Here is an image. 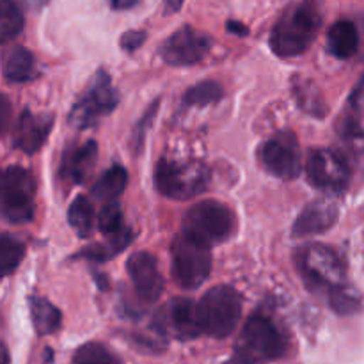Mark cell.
<instances>
[{
	"mask_svg": "<svg viewBox=\"0 0 364 364\" xmlns=\"http://www.w3.org/2000/svg\"><path fill=\"white\" fill-rule=\"evenodd\" d=\"M323 21L322 4L318 0H301L284 11L270 34L274 53L284 59L302 55L318 36Z\"/></svg>",
	"mask_w": 364,
	"mask_h": 364,
	"instance_id": "1",
	"label": "cell"
},
{
	"mask_svg": "<svg viewBox=\"0 0 364 364\" xmlns=\"http://www.w3.org/2000/svg\"><path fill=\"white\" fill-rule=\"evenodd\" d=\"M244 299L235 288L220 284L203 295L198 304L203 334L223 340L238 327L242 318Z\"/></svg>",
	"mask_w": 364,
	"mask_h": 364,
	"instance_id": "2",
	"label": "cell"
},
{
	"mask_svg": "<svg viewBox=\"0 0 364 364\" xmlns=\"http://www.w3.org/2000/svg\"><path fill=\"white\" fill-rule=\"evenodd\" d=\"M233 230V212L226 205L213 199H206L188 208L183 217V226H181V233L206 247L226 242Z\"/></svg>",
	"mask_w": 364,
	"mask_h": 364,
	"instance_id": "3",
	"label": "cell"
},
{
	"mask_svg": "<svg viewBox=\"0 0 364 364\" xmlns=\"http://www.w3.org/2000/svg\"><path fill=\"white\" fill-rule=\"evenodd\" d=\"M237 352L252 363L277 361L287 354V338L270 316L255 313L242 327Z\"/></svg>",
	"mask_w": 364,
	"mask_h": 364,
	"instance_id": "4",
	"label": "cell"
},
{
	"mask_svg": "<svg viewBox=\"0 0 364 364\" xmlns=\"http://www.w3.org/2000/svg\"><path fill=\"white\" fill-rule=\"evenodd\" d=\"M297 269L311 290L331 291L345 283L340 255L323 244H308L297 251Z\"/></svg>",
	"mask_w": 364,
	"mask_h": 364,
	"instance_id": "5",
	"label": "cell"
},
{
	"mask_svg": "<svg viewBox=\"0 0 364 364\" xmlns=\"http://www.w3.org/2000/svg\"><path fill=\"white\" fill-rule=\"evenodd\" d=\"M210 173L201 162H174L162 159L155 166V187L171 199H191L208 187Z\"/></svg>",
	"mask_w": 364,
	"mask_h": 364,
	"instance_id": "6",
	"label": "cell"
},
{
	"mask_svg": "<svg viewBox=\"0 0 364 364\" xmlns=\"http://www.w3.org/2000/svg\"><path fill=\"white\" fill-rule=\"evenodd\" d=\"M174 281L185 290H196L208 279L212 272L210 247L192 240L185 233L178 235L171 245Z\"/></svg>",
	"mask_w": 364,
	"mask_h": 364,
	"instance_id": "7",
	"label": "cell"
},
{
	"mask_svg": "<svg viewBox=\"0 0 364 364\" xmlns=\"http://www.w3.org/2000/svg\"><path fill=\"white\" fill-rule=\"evenodd\" d=\"M34 178L20 166L2 174V215L11 224H27L34 217Z\"/></svg>",
	"mask_w": 364,
	"mask_h": 364,
	"instance_id": "8",
	"label": "cell"
},
{
	"mask_svg": "<svg viewBox=\"0 0 364 364\" xmlns=\"http://www.w3.org/2000/svg\"><path fill=\"white\" fill-rule=\"evenodd\" d=\"M117 102H119V96L114 89L109 73L100 70L91 80L87 91L73 105L68 121H70L71 127L84 130V128L98 123L103 116L112 112Z\"/></svg>",
	"mask_w": 364,
	"mask_h": 364,
	"instance_id": "9",
	"label": "cell"
},
{
	"mask_svg": "<svg viewBox=\"0 0 364 364\" xmlns=\"http://www.w3.org/2000/svg\"><path fill=\"white\" fill-rule=\"evenodd\" d=\"M259 162L279 180H295L301 174V146L291 132H277L259 148Z\"/></svg>",
	"mask_w": 364,
	"mask_h": 364,
	"instance_id": "10",
	"label": "cell"
},
{
	"mask_svg": "<svg viewBox=\"0 0 364 364\" xmlns=\"http://www.w3.org/2000/svg\"><path fill=\"white\" fill-rule=\"evenodd\" d=\"M306 173L309 183L327 194H343L350 183L347 160L331 149H315L309 153Z\"/></svg>",
	"mask_w": 364,
	"mask_h": 364,
	"instance_id": "11",
	"label": "cell"
},
{
	"mask_svg": "<svg viewBox=\"0 0 364 364\" xmlns=\"http://www.w3.org/2000/svg\"><path fill=\"white\" fill-rule=\"evenodd\" d=\"M212 45L210 36L185 25L164 41L160 55L171 66H194L208 55Z\"/></svg>",
	"mask_w": 364,
	"mask_h": 364,
	"instance_id": "12",
	"label": "cell"
},
{
	"mask_svg": "<svg viewBox=\"0 0 364 364\" xmlns=\"http://www.w3.org/2000/svg\"><path fill=\"white\" fill-rule=\"evenodd\" d=\"M127 270L132 277L135 291L144 302H155L164 291V279L159 262L148 251H139L128 258Z\"/></svg>",
	"mask_w": 364,
	"mask_h": 364,
	"instance_id": "13",
	"label": "cell"
},
{
	"mask_svg": "<svg viewBox=\"0 0 364 364\" xmlns=\"http://www.w3.org/2000/svg\"><path fill=\"white\" fill-rule=\"evenodd\" d=\"M52 124V116L32 114L31 110H23L18 116L16 124L13 128V146L20 151L27 153V155H34L46 142Z\"/></svg>",
	"mask_w": 364,
	"mask_h": 364,
	"instance_id": "14",
	"label": "cell"
},
{
	"mask_svg": "<svg viewBox=\"0 0 364 364\" xmlns=\"http://www.w3.org/2000/svg\"><path fill=\"white\" fill-rule=\"evenodd\" d=\"M164 322L180 340H194L203 334L198 304L191 299H174L164 309Z\"/></svg>",
	"mask_w": 364,
	"mask_h": 364,
	"instance_id": "15",
	"label": "cell"
},
{
	"mask_svg": "<svg viewBox=\"0 0 364 364\" xmlns=\"http://www.w3.org/2000/svg\"><path fill=\"white\" fill-rule=\"evenodd\" d=\"M338 206L329 199H316L309 203L294 224L295 237H315L326 233L336 224Z\"/></svg>",
	"mask_w": 364,
	"mask_h": 364,
	"instance_id": "16",
	"label": "cell"
},
{
	"mask_svg": "<svg viewBox=\"0 0 364 364\" xmlns=\"http://www.w3.org/2000/svg\"><path fill=\"white\" fill-rule=\"evenodd\" d=\"M96 155H98V144L95 141H87L84 144L68 149L60 162V180L75 185L84 183L95 166Z\"/></svg>",
	"mask_w": 364,
	"mask_h": 364,
	"instance_id": "17",
	"label": "cell"
},
{
	"mask_svg": "<svg viewBox=\"0 0 364 364\" xmlns=\"http://www.w3.org/2000/svg\"><path fill=\"white\" fill-rule=\"evenodd\" d=\"M359 48V32L350 20H340L327 32V50L336 59H350Z\"/></svg>",
	"mask_w": 364,
	"mask_h": 364,
	"instance_id": "18",
	"label": "cell"
},
{
	"mask_svg": "<svg viewBox=\"0 0 364 364\" xmlns=\"http://www.w3.org/2000/svg\"><path fill=\"white\" fill-rule=\"evenodd\" d=\"M36 77L34 55L23 46H13L4 55V78L11 84H25Z\"/></svg>",
	"mask_w": 364,
	"mask_h": 364,
	"instance_id": "19",
	"label": "cell"
},
{
	"mask_svg": "<svg viewBox=\"0 0 364 364\" xmlns=\"http://www.w3.org/2000/svg\"><path fill=\"white\" fill-rule=\"evenodd\" d=\"M31 306V318L34 323V329L38 331V334L46 336V334H53L55 331H59L60 327V311L43 297H31L28 301Z\"/></svg>",
	"mask_w": 364,
	"mask_h": 364,
	"instance_id": "20",
	"label": "cell"
},
{
	"mask_svg": "<svg viewBox=\"0 0 364 364\" xmlns=\"http://www.w3.org/2000/svg\"><path fill=\"white\" fill-rule=\"evenodd\" d=\"M128 183V173L123 166H112L100 176L92 187V196L103 201H114L124 192Z\"/></svg>",
	"mask_w": 364,
	"mask_h": 364,
	"instance_id": "21",
	"label": "cell"
},
{
	"mask_svg": "<svg viewBox=\"0 0 364 364\" xmlns=\"http://www.w3.org/2000/svg\"><path fill=\"white\" fill-rule=\"evenodd\" d=\"M294 95L301 109L304 112L313 114L315 117H323L327 112V105L323 102L322 95L316 91L315 84L311 80H304V78H295L294 80Z\"/></svg>",
	"mask_w": 364,
	"mask_h": 364,
	"instance_id": "22",
	"label": "cell"
},
{
	"mask_svg": "<svg viewBox=\"0 0 364 364\" xmlns=\"http://www.w3.org/2000/svg\"><path fill=\"white\" fill-rule=\"evenodd\" d=\"M68 223L80 238H87L95 224V210L85 196H78L68 210Z\"/></svg>",
	"mask_w": 364,
	"mask_h": 364,
	"instance_id": "23",
	"label": "cell"
},
{
	"mask_svg": "<svg viewBox=\"0 0 364 364\" xmlns=\"http://www.w3.org/2000/svg\"><path fill=\"white\" fill-rule=\"evenodd\" d=\"M132 242V233L130 230H123L119 231L117 235H112L107 244H96L91 245V247L84 249L82 252V258H87V259H95V262H107V259L114 258V256L119 255L121 251H124L128 244Z\"/></svg>",
	"mask_w": 364,
	"mask_h": 364,
	"instance_id": "24",
	"label": "cell"
},
{
	"mask_svg": "<svg viewBox=\"0 0 364 364\" xmlns=\"http://www.w3.org/2000/svg\"><path fill=\"white\" fill-rule=\"evenodd\" d=\"M224 89L219 82L205 80L196 84L183 95L185 107H206L223 100Z\"/></svg>",
	"mask_w": 364,
	"mask_h": 364,
	"instance_id": "25",
	"label": "cell"
},
{
	"mask_svg": "<svg viewBox=\"0 0 364 364\" xmlns=\"http://www.w3.org/2000/svg\"><path fill=\"white\" fill-rule=\"evenodd\" d=\"M23 31L21 7L13 0H0V38L11 41Z\"/></svg>",
	"mask_w": 364,
	"mask_h": 364,
	"instance_id": "26",
	"label": "cell"
},
{
	"mask_svg": "<svg viewBox=\"0 0 364 364\" xmlns=\"http://www.w3.org/2000/svg\"><path fill=\"white\" fill-rule=\"evenodd\" d=\"M329 304L333 311L338 313V315H354V313L361 309V297H359V294L354 288L343 283L329 291Z\"/></svg>",
	"mask_w": 364,
	"mask_h": 364,
	"instance_id": "27",
	"label": "cell"
},
{
	"mask_svg": "<svg viewBox=\"0 0 364 364\" xmlns=\"http://www.w3.org/2000/svg\"><path fill=\"white\" fill-rule=\"evenodd\" d=\"M25 245L11 235L4 233L0 237V269L2 276H9L18 269L20 262L23 259Z\"/></svg>",
	"mask_w": 364,
	"mask_h": 364,
	"instance_id": "28",
	"label": "cell"
},
{
	"mask_svg": "<svg viewBox=\"0 0 364 364\" xmlns=\"http://www.w3.org/2000/svg\"><path fill=\"white\" fill-rule=\"evenodd\" d=\"M73 364H123L114 352L102 343H85L75 352Z\"/></svg>",
	"mask_w": 364,
	"mask_h": 364,
	"instance_id": "29",
	"label": "cell"
},
{
	"mask_svg": "<svg viewBox=\"0 0 364 364\" xmlns=\"http://www.w3.org/2000/svg\"><path fill=\"white\" fill-rule=\"evenodd\" d=\"M98 228L103 235H117L119 231H123V212H121V206L116 201H107L103 205V208L100 210L98 215Z\"/></svg>",
	"mask_w": 364,
	"mask_h": 364,
	"instance_id": "30",
	"label": "cell"
},
{
	"mask_svg": "<svg viewBox=\"0 0 364 364\" xmlns=\"http://www.w3.org/2000/svg\"><path fill=\"white\" fill-rule=\"evenodd\" d=\"M156 109H159V102H155L151 107H149L148 112L144 114V117H142V119L139 121L137 128H135V132H134V142H135V149H137V151H139V149H141L142 141H144L146 128L149 127V123H151V119H153V117H155Z\"/></svg>",
	"mask_w": 364,
	"mask_h": 364,
	"instance_id": "31",
	"label": "cell"
},
{
	"mask_svg": "<svg viewBox=\"0 0 364 364\" xmlns=\"http://www.w3.org/2000/svg\"><path fill=\"white\" fill-rule=\"evenodd\" d=\"M144 39L146 34L142 31H128L121 36V48L128 53L135 52L144 43Z\"/></svg>",
	"mask_w": 364,
	"mask_h": 364,
	"instance_id": "32",
	"label": "cell"
},
{
	"mask_svg": "<svg viewBox=\"0 0 364 364\" xmlns=\"http://www.w3.org/2000/svg\"><path fill=\"white\" fill-rule=\"evenodd\" d=\"M13 2H16L18 6L23 7V9L39 11L41 7H45L46 4H48V0H13Z\"/></svg>",
	"mask_w": 364,
	"mask_h": 364,
	"instance_id": "33",
	"label": "cell"
},
{
	"mask_svg": "<svg viewBox=\"0 0 364 364\" xmlns=\"http://www.w3.org/2000/svg\"><path fill=\"white\" fill-rule=\"evenodd\" d=\"M107 2H109V6L112 7V9L124 11V9H132V7L137 6L139 0H107Z\"/></svg>",
	"mask_w": 364,
	"mask_h": 364,
	"instance_id": "34",
	"label": "cell"
},
{
	"mask_svg": "<svg viewBox=\"0 0 364 364\" xmlns=\"http://www.w3.org/2000/svg\"><path fill=\"white\" fill-rule=\"evenodd\" d=\"M226 28L230 32H235V34H237V36H245V34H247V27H244V25L238 23V21H228Z\"/></svg>",
	"mask_w": 364,
	"mask_h": 364,
	"instance_id": "35",
	"label": "cell"
},
{
	"mask_svg": "<svg viewBox=\"0 0 364 364\" xmlns=\"http://www.w3.org/2000/svg\"><path fill=\"white\" fill-rule=\"evenodd\" d=\"M181 4H183V0H164L166 13H178L181 9Z\"/></svg>",
	"mask_w": 364,
	"mask_h": 364,
	"instance_id": "36",
	"label": "cell"
},
{
	"mask_svg": "<svg viewBox=\"0 0 364 364\" xmlns=\"http://www.w3.org/2000/svg\"><path fill=\"white\" fill-rule=\"evenodd\" d=\"M7 116H9V102L6 96H2V127H7Z\"/></svg>",
	"mask_w": 364,
	"mask_h": 364,
	"instance_id": "37",
	"label": "cell"
},
{
	"mask_svg": "<svg viewBox=\"0 0 364 364\" xmlns=\"http://www.w3.org/2000/svg\"><path fill=\"white\" fill-rule=\"evenodd\" d=\"M224 364H256V363H252V361H249V359H244V358H240V355H238V358L231 359V361H228Z\"/></svg>",
	"mask_w": 364,
	"mask_h": 364,
	"instance_id": "38",
	"label": "cell"
},
{
	"mask_svg": "<svg viewBox=\"0 0 364 364\" xmlns=\"http://www.w3.org/2000/svg\"><path fill=\"white\" fill-rule=\"evenodd\" d=\"M4 364H9V354H7V348H4Z\"/></svg>",
	"mask_w": 364,
	"mask_h": 364,
	"instance_id": "39",
	"label": "cell"
}]
</instances>
